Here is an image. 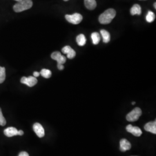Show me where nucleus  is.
<instances>
[{"instance_id": "nucleus-1", "label": "nucleus", "mask_w": 156, "mask_h": 156, "mask_svg": "<svg viewBox=\"0 0 156 156\" xmlns=\"http://www.w3.org/2000/svg\"><path fill=\"white\" fill-rule=\"evenodd\" d=\"M116 12L113 9H108L102 13L99 17V22L102 24H108L111 22L112 20L116 16Z\"/></svg>"}, {"instance_id": "nucleus-2", "label": "nucleus", "mask_w": 156, "mask_h": 156, "mask_svg": "<svg viewBox=\"0 0 156 156\" xmlns=\"http://www.w3.org/2000/svg\"><path fill=\"white\" fill-rule=\"evenodd\" d=\"M33 5L31 0H22L13 6V10L16 12H21L30 9Z\"/></svg>"}, {"instance_id": "nucleus-3", "label": "nucleus", "mask_w": 156, "mask_h": 156, "mask_svg": "<svg viewBox=\"0 0 156 156\" xmlns=\"http://www.w3.org/2000/svg\"><path fill=\"white\" fill-rule=\"evenodd\" d=\"M142 115V111L140 108H135L130 112L126 116V119L128 122H133L137 121Z\"/></svg>"}, {"instance_id": "nucleus-4", "label": "nucleus", "mask_w": 156, "mask_h": 156, "mask_svg": "<svg viewBox=\"0 0 156 156\" xmlns=\"http://www.w3.org/2000/svg\"><path fill=\"white\" fill-rule=\"evenodd\" d=\"M67 21L73 24H78L82 22L83 16L78 13H75L73 15H66L65 16Z\"/></svg>"}, {"instance_id": "nucleus-5", "label": "nucleus", "mask_w": 156, "mask_h": 156, "mask_svg": "<svg viewBox=\"0 0 156 156\" xmlns=\"http://www.w3.org/2000/svg\"><path fill=\"white\" fill-rule=\"evenodd\" d=\"M20 82L22 83L26 84L28 87H33L37 83L38 80L37 78L34 76H29L28 78L23 76L21 79Z\"/></svg>"}, {"instance_id": "nucleus-6", "label": "nucleus", "mask_w": 156, "mask_h": 156, "mask_svg": "<svg viewBox=\"0 0 156 156\" xmlns=\"http://www.w3.org/2000/svg\"><path fill=\"white\" fill-rule=\"evenodd\" d=\"M52 59L57 62L58 64H64L66 62V57L62 55L61 53L59 51H55L51 55Z\"/></svg>"}, {"instance_id": "nucleus-7", "label": "nucleus", "mask_w": 156, "mask_h": 156, "mask_svg": "<svg viewBox=\"0 0 156 156\" xmlns=\"http://www.w3.org/2000/svg\"><path fill=\"white\" fill-rule=\"evenodd\" d=\"M33 129L35 134L39 137L42 138L45 136V130L42 126L38 123H35L33 125Z\"/></svg>"}, {"instance_id": "nucleus-8", "label": "nucleus", "mask_w": 156, "mask_h": 156, "mask_svg": "<svg viewBox=\"0 0 156 156\" xmlns=\"http://www.w3.org/2000/svg\"><path fill=\"white\" fill-rule=\"evenodd\" d=\"M126 130L137 137H139L142 134V130L138 127H134L131 124H129L126 127Z\"/></svg>"}, {"instance_id": "nucleus-9", "label": "nucleus", "mask_w": 156, "mask_h": 156, "mask_svg": "<svg viewBox=\"0 0 156 156\" xmlns=\"http://www.w3.org/2000/svg\"><path fill=\"white\" fill-rule=\"evenodd\" d=\"M62 52L64 54H66L67 58L69 59H73L76 56V52L72 49L69 46H66L62 49Z\"/></svg>"}, {"instance_id": "nucleus-10", "label": "nucleus", "mask_w": 156, "mask_h": 156, "mask_svg": "<svg viewBox=\"0 0 156 156\" xmlns=\"http://www.w3.org/2000/svg\"><path fill=\"white\" fill-rule=\"evenodd\" d=\"M131 148V145L128 140L122 139L120 142V150L122 151H126L130 150Z\"/></svg>"}, {"instance_id": "nucleus-11", "label": "nucleus", "mask_w": 156, "mask_h": 156, "mask_svg": "<svg viewBox=\"0 0 156 156\" xmlns=\"http://www.w3.org/2000/svg\"><path fill=\"white\" fill-rule=\"evenodd\" d=\"M4 133L7 137H12L13 136L19 135V131L16 128L13 127L6 128L4 131Z\"/></svg>"}, {"instance_id": "nucleus-12", "label": "nucleus", "mask_w": 156, "mask_h": 156, "mask_svg": "<svg viewBox=\"0 0 156 156\" xmlns=\"http://www.w3.org/2000/svg\"><path fill=\"white\" fill-rule=\"evenodd\" d=\"M145 130L147 132L151 133L152 134H156V121L146 123L144 126Z\"/></svg>"}, {"instance_id": "nucleus-13", "label": "nucleus", "mask_w": 156, "mask_h": 156, "mask_svg": "<svg viewBox=\"0 0 156 156\" xmlns=\"http://www.w3.org/2000/svg\"><path fill=\"white\" fill-rule=\"evenodd\" d=\"M84 5L89 10H93L97 6V2L95 0H84Z\"/></svg>"}, {"instance_id": "nucleus-14", "label": "nucleus", "mask_w": 156, "mask_h": 156, "mask_svg": "<svg viewBox=\"0 0 156 156\" xmlns=\"http://www.w3.org/2000/svg\"><path fill=\"white\" fill-rule=\"evenodd\" d=\"M101 35L103 38V42L104 43H108L111 40V35L109 32L105 30H101Z\"/></svg>"}, {"instance_id": "nucleus-15", "label": "nucleus", "mask_w": 156, "mask_h": 156, "mask_svg": "<svg viewBox=\"0 0 156 156\" xmlns=\"http://www.w3.org/2000/svg\"><path fill=\"white\" fill-rule=\"evenodd\" d=\"M130 13L131 15L134 16L135 15H140L141 14V7L138 4H135L131 8L130 10Z\"/></svg>"}, {"instance_id": "nucleus-16", "label": "nucleus", "mask_w": 156, "mask_h": 156, "mask_svg": "<svg viewBox=\"0 0 156 156\" xmlns=\"http://www.w3.org/2000/svg\"><path fill=\"white\" fill-rule=\"evenodd\" d=\"M76 42L78 43V45H79L80 46H83L86 44V39L83 34H80L77 36Z\"/></svg>"}, {"instance_id": "nucleus-17", "label": "nucleus", "mask_w": 156, "mask_h": 156, "mask_svg": "<svg viewBox=\"0 0 156 156\" xmlns=\"http://www.w3.org/2000/svg\"><path fill=\"white\" fill-rule=\"evenodd\" d=\"M100 35L98 33L91 34V39L94 45H97L100 41Z\"/></svg>"}, {"instance_id": "nucleus-18", "label": "nucleus", "mask_w": 156, "mask_h": 156, "mask_svg": "<svg viewBox=\"0 0 156 156\" xmlns=\"http://www.w3.org/2000/svg\"><path fill=\"white\" fill-rule=\"evenodd\" d=\"M40 74L44 77V78L48 79L50 78L51 76V72L49 69H43L41 70Z\"/></svg>"}, {"instance_id": "nucleus-19", "label": "nucleus", "mask_w": 156, "mask_h": 156, "mask_svg": "<svg viewBox=\"0 0 156 156\" xmlns=\"http://www.w3.org/2000/svg\"><path fill=\"white\" fill-rule=\"evenodd\" d=\"M6 78L5 68L0 67V84L5 81Z\"/></svg>"}, {"instance_id": "nucleus-20", "label": "nucleus", "mask_w": 156, "mask_h": 156, "mask_svg": "<svg viewBox=\"0 0 156 156\" xmlns=\"http://www.w3.org/2000/svg\"><path fill=\"white\" fill-rule=\"evenodd\" d=\"M155 15L153 12L149 11L146 17V20L147 22H153L155 19Z\"/></svg>"}, {"instance_id": "nucleus-21", "label": "nucleus", "mask_w": 156, "mask_h": 156, "mask_svg": "<svg viewBox=\"0 0 156 156\" xmlns=\"http://www.w3.org/2000/svg\"><path fill=\"white\" fill-rule=\"evenodd\" d=\"M6 123V122L5 119V117H4L2 113L1 109L0 108V126H5Z\"/></svg>"}, {"instance_id": "nucleus-22", "label": "nucleus", "mask_w": 156, "mask_h": 156, "mask_svg": "<svg viewBox=\"0 0 156 156\" xmlns=\"http://www.w3.org/2000/svg\"><path fill=\"white\" fill-rule=\"evenodd\" d=\"M18 156H29L28 153L26 152V151H22L19 153Z\"/></svg>"}, {"instance_id": "nucleus-23", "label": "nucleus", "mask_w": 156, "mask_h": 156, "mask_svg": "<svg viewBox=\"0 0 156 156\" xmlns=\"http://www.w3.org/2000/svg\"><path fill=\"white\" fill-rule=\"evenodd\" d=\"M57 68H58V69L59 70H62L64 69V67L63 64H57Z\"/></svg>"}, {"instance_id": "nucleus-24", "label": "nucleus", "mask_w": 156, "mask_h": 156, "mask_svg": "<svg viewBox=\"0 0 156 156\" xmlns=\"http://www.w3.org/2000/svg\"><path fill=\"white\" fill-rule=\"evenodd\" d=\"M34 76V77H38L39 76V75H40V73H39L38 72H34L33 73Z\"/></svg>"}, {"instance_id": "nucleus-25", "label": "nucleus", "mask_w": 156, "mask_h": 156, "mask_svg": "<svg viewBox=\"0 0 156 156\" xmlns=\"http://www.w3.org/2000/svg\"><path fill=\"white\" fill-rule=\"evenodd\" d=\"M24 134V132L22 130H19V135H23Z\"/></svg>"}, {"instance_id": "nucleus-26", "label": "nucleus", "mask_w": 156, "mask_h": 156, "mask_svg": "<svg viewBox=\"0 0 156 156\" xmlns=\"http://www.w3.org/2000/svg\"><path fill=\"white\" fill-rule=\"evenodd\" d=\"M154 8H155V9H156V2H155V3H154Z\"/></svg>"}, {"instance_id": "nucleus-27", "label": "nucleus", "mask_w": 156, "mask_h": 156, "mask_svg": "<svg viewBox=\"0 0 156 156\" xmlns=\"http://www.w3.org/2000/svg\"><path fill=\"white\" fill-rule=\"evenodd\" d=\"M132 104H133V105H135V102H132Z\"/></svg>"}, {"instance_id": "nucleus-28", "label": "nucleus", "mask_w": 156, "mask_h": 156, "mask_svg": "<svg viewBox=\"0 0 156 156\" xmlns=\"http://www.w3.org/2000/svg\"><path fill=\"white\" fill-rule=\"evenodd\" d=\"M15 1H16L17 2H19V1H22V0H15Z\"/></svg>"}, {"instance_id": "nucleus-29", "label": "nucleus", "mask_w": 156, "mask_h": 156, "mask_svg": "<svg viewBox=\"0 0 156 156\" xmlns=\"http://www.w3.org/2000/svg\"><path fill=\"white\" fill-rule=\"evenodd\" d=\"M64 1H69V0H64Z\"/></svg>"}]
</instances>
